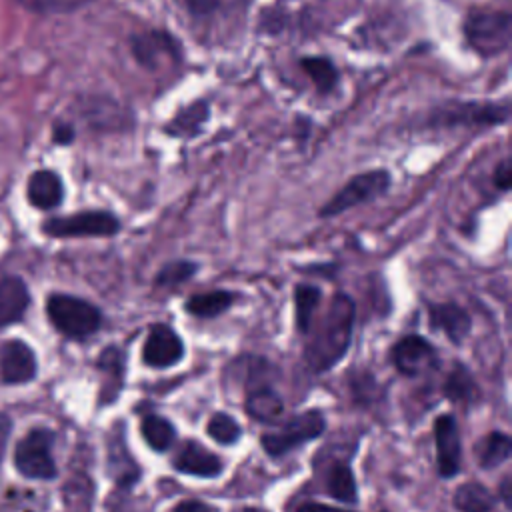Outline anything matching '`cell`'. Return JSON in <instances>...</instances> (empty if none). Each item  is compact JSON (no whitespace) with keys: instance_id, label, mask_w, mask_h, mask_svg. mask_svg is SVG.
I'll list each match as a JSON object with an SVG mask.
<instances>
[{"instance_id":"24","label":"cell","mask_w":512,"mask_h":512,"mask_svg":"<svg viewBox=\"0 0 512 512\" xmlns=\"http://www.w3.org/2000/svg\"><path fill=\"white\" fill-rule=\"evenodd\" d=\"M236 300V294L230 290H212L194 294L184 302V310L196 318H216L224 314Z\"/></svg>"},{"instance_id":"8","label":"cell","mask_w":512,"mask_h":512,"mask_svg":"<svg viewBox=\"0 0 512 512\" xmlns=\"http://www.w3.org/2000/svg\"><path fill=\"white\" fill-rule=\"evenodd\" d=\"M390 358L394 368L408 376H422L438 366V352L436 348L418 334L402 336L390 350Z\"/></svg>"},{"instance_id":"34","label":"cell","mask_w":512,"mask_h":512,"mask_svg":"<svg viewBox=\"0 0 512 512\" xmlns=\"http://www.w3.org/2000/svg\"><path fill=\"white\" fill-rule=\"evenodd\" d=\"M172 512H218V510L212 504H206L202 500H184L178 506H174Z\"/></svg>"},{"instance_id":"26","label":"cell","mask_w":512,"mask_h":512,"mask_svg":"<svg viewBox=\"0 0 512 512\" xmlns=\"http://www.w3.org/2000/svg\"><path fill=\"white\" fill-rule=\"evenodd\" d=\"M140 432L146 444L156 452H166L176 440V430L172 422L158 414H146L140 422Z\"/></svg>"},{"instance_id":"36","label":"cell","mask_w":512,"mask_h":512,"mask_svg":"<svg viewBox=\"0 0 512 512\" xmlns=\"http://www.w3.org/2000/svg\"><path fill=\"white\" fill-rule=\"evenodd\" d=\"M52 138H54V142H58V144H70V142L74 140V128H72L70 124L58 122V124L54 126Z\"/></svg>"},{"instance_id":"21","label":"cell","mask_w":512,"mask_h":512,"mask_svg":"<svg viewBox=\"0 0 512 512\" xmlns=\"http://www.w3.org/2000/svg\"><path fill=\"white\" fill-rule=\"evenodd\" d=\"M324 490L338 502L354 504L358 500V488L352 468L344 460H334L324 470Z\"/></svg>"},{"instance_id":"5","label":"cell","mask_w":512,"mask_h":512,"mask_svg":"<svg viewBox=\"0 0 512 512\" xmlns=\"http://www.w3.org/2000/svg\"><path fill=\"white\" fill-rule=\"evenodd\" d=\"M390 186V174L386 170H370L350 178L320 210L322 218L338 216L354 206L372 202L374 198L382 196Z\"/></svg>"},{"instance_id":"35","label":"cell","mask_w":512,"mask_h":512,"mask_svg":"<svg viewBox=\"0 0 512 512\" xmlns=\"http://www.w3.org/2000/svg\"><path fill=\"white\" fill-rule=\"evenodd\" d=\"M186 6L192 14L204 16V14H210L218 6V0H186Z\"/></svg>"},{"instance_id":"12","label":"cell","mask_w":512,"mask_h":512,"mask_svg":"<svg viewBox=\"0 0 512 512\" xmlns=\"http://www.w3.org/2000/svg\"><path fill=\"white\" fill-rule=\"evenodd\" d=\"M0 374L6 384H24L36 376V356L22 340H8L0 352Z\"/></svg>"},{"instance_id":"1","label":"cell","mask_w":512,"mask_h":512,"mask_svg":"<svg viewBox=\"0 0 512 512\" xmlns=\"http://www.w3.org/2000/svg\"><path fill=\"white\" fill-rule=\"evenodd\" d=\"M354 318V300L344 292H336L304 350V360L314 372H326L344 358L350 348Z\"/></svg>"},{"instance_id":"23","label":"cell","mask_w":512,"mask_h":512,"mask_svg":"<svg viewBox=\"0 0 512 512\" xmlns=\"http://www.w3.org/2000/svg\"><path fill=\"white\" fill-rule=\"evenodd\" d=\"M474 452H476V462L484 470H490V468H496V466L504 464L510 458V454H512V440H510V436L506 432L494 430V432H488L486 436H482L476 442Z\"/></svg>"},{"instance_id":"37","label":"cell","mask_w":512,"mask_h":512,"mask_svg":"<svg viewBox=\"0 0 512 512\" xmlns=\"http://www.w3.org/2000/svg\"><path fill=\"white\" fill-rule=\"evenodd\" d=\"M296 512H354V510H346V508H336V506H328V504H318V502H302Z\"/></svg>"},{"instance_id":"13","label":"cell","mask_w":512,"mask_h":512,"mask_svg":"<svg viewBox=\"0 0 512 512\" xmlns=\"http://www.w3.org/2000/svg\"><path fill=\"white\" fill-rule=\"evenodd\" d=\"M510 114L508 100L502 102H466L458 106H448L444 118L448 124H474L490 126L504 124Z\"/></svg>"},{"instance_id":"16","label":"cell","mask_w":512,"mask_h":512,"mask_svg":"<svg viewBox=\"0 0 512 512\" xmlns=\"http://www.w3.org/2000/svg\"><path fill=\"white\" fill-rule=\"evenodd\" d=\"M108 472L112 480L122 488H130L134 482L140 480V468L132 458L130 450L126 448L122 430H118V434H112V438L108 440Z\"/></svg>"},{"instance_id":"6","label":"cell","mask_w":512,"mask_h":512,"mask_svg":"<svg viewBox=\"0 0 512 512\" xmlns=\"http://www.w3.org/2000/svg\"><path fill=\"white\" fill-rule=\"evenodd\" d=\"M54 434L46 428L30 430L14 450V464L18 472L26 478L50 480L58 474L56 462L52 458Z\"/></svg>"},{"instance_id":"19","label":"cell","mask_w":512,"mask_h":512,"mask_svg":"<svg viewBox=\"0 0 512 512\" xmlns=\"http://www.w3.org/2000/svg\"><path fill=\"white\" fill-rule=\"evenodd\" d=\"M30 304L26 284L16 276L0 278V328L18 322Z\"/></svg>"},{"instance_id":"40","label":"cell","mask_w":512,"mask_h":512,"mask_svg":"<svg viewBox=\"0 0 512 512\" xmlns=\"http://www.w3.org/2000/svg\"><path fill=\"white\" fill-rule=\"evenodd\" d=\"M236 512H268V510L258 508V506H244V508H240V510H236Z\"/></svg>"},{"instance_id":"39","label":"cell","mask_w":512,"mask_h":512,"mask_svg":"<svg viewBox=\"0 0 512 512\" xmlns=\"http://www.w3.org/2000/svg\"><path fill=\"white\" fill-rule=\"evenodd\" d=\"M500 488H502L500 492H502L504 506H506V508H510V506H512V498H510V478H508V476L502 480V486H500Z\"/></svg>"},{"instance_id":"38","label":"cell","mask_w":512,"mask_h":512,"mask_svg":"<svg viewBox=\"0 0 512 512\" xmlns=\"http://www.w3.org/2000/svg\"><path fill=\"white\" fill-rule=\"evenodd\" d=\"M10 430H12V422H10V418H8L4 412H0V460H2L4 450H6Z\"/></svg>"},{"instance_id":"28","label":"cell","mask_w":512,"mask_h":512,"mask_svg":"<svg viewBox=\"0 0 512 512\" xmlns=\"http://www.w3.org/2000/svg\"><path fill=\"white\" fill-rule=\"evenodd\" d=\"M300 66L314 80V84H316V88L320 92H328V90H332L336 86L338 70L334 68V64L328 58L308 56V58L300 60Z\"/></svg>"},{"instance_id":"31","label":"cell","mask_w":512,"mask_h":512,"mask_svg":"<svg viewBox=\"0 0 512 512\" xmlns=\"http://www.w3.org/2000/svg\"><path fill=\"white\" fill-rule=\"evenodd\" d=\"M206 120V104L198 102L192 108H188L186 112L178 114V118H174V122L168 126L170 134H192V128H198L202 122Z\"/></svg>"},{"instance_id":"4","label":"cell","mask_w":512,"mask_h":512,"mask_svg":"<svg viewBox=\"0 0 512 512\" xmlns=\"http://www.w3.org/2000/svg\"><path fill=\"white\" fill-rule=\"evenodd\" d=\"M466 42L482 56H496L508 50L512 40V16L508 12L480 10L464 22Z\"/></svg>"},{"instance_id":"22","label":"cell","mask_w":512,"mask_h":512,"mask_svg":"<svg viewBox=\"0 0 512 512\" xmlns=\"http://www.w3.org/2000/svg\"><path fill=\"white\" fill-rule=\"evenodd\" d=\"M442 392L448 400L456 402V404H472L478 400L480 396V388L474 380V376L470 374V370L460 364V362H454L448 376L444 378V384H442Z\"/></svg>"},{"instance_id":"10","label":"cell","mask_w":512,"mask_h":512,"mask_svg":"<svg viewBox=\"0 0 512 512\" xmlns=\"http://www.w3.org/2000/svg\"><path fill=\"white\" fill-rule=\"evenodd\" d=\"M434 440H436V464L442 478H452L460 472L462 462V444L456 418L452 414H440L434 422Z\"/></svg>"},{"instance_id":"33","label":"cell","mask_w":512,"mask_h":512,"mask_svg":"<svg viewBox=\"0 0 512 512\" xmlns=\"http://www.w3.org/2000/svg\"><path fill=\"white\" fill-rule=\"evenodd\" d=\"M510 178H512V170H510V160L506 158L494 170V184L500 190H508L510 188Z\"/></svg>"},{"instance_id":"32","label":"cell","mask_w":512,"mask_h":512,"mask_svg":"<svg viewBox=\"0 0 512 512\" xmlns=\"http://www.w3.org/2000/svg\"><path fill=\"white\" fill-rule=\"evenodd\" d=\"M24 8L38 12V14H66L90 0H18Z\"/></svg>"},{"instance_id":"20","label":"cell","mask_w":512,"mask_h":512,"mask_svg":"<svg viewBox=\"0 0 512 512\" xmlns=\"http://www.w3.org/2000/svg\"><path fill=\"white\" fill-rule=\"evenodd\" d=\"M96 366L106 374V382L102 384L100 402L106 404V402L116 400V396L124 384V370H126L124 352L118 346H106L100 352Z\"/></svg>"},{"instance_id":"14","label":"cell","mask_w":512,"mask_h":512,"mask_svg":"<svg viewBox=\"0 0 512 512\" xmlns=\"http://www.w3.org/2000/svg\"><path fill=\"white\" fill-rule=\"evenodd\" d=\"M428 322H430V328L442 332L454 344H460L470 334V328H472L470 314L456 302L430 304L428 306Z\"/></svg>"},{"instance_id":"9","label":"cell","mask_w":512,"mask_h":512,"mask_svg":"<svg viewBox=\"0 0 512 512\" xmlns=\"http://www.w3.org/2000/svg\"><path fill=\"white\" fill-rule=\"evenodd\" d=\"M184 356L182 338L168 324H154L142 346V362L150 368H170Z\"/></svg>"},{"instance_id":"27","label":"cell","mask_w":512,"mask_h":512,"mask_svg":"<svg viewBox=\"0 0 512 512\" xmlns=\"http://www.w3.org/2000/svg\"><path fill=\"white\" fill-rule=\"evenodd\" d=\"M322 292L314 284H298L294 290V310H296V328L300 334H308L312 328L314 310L318 308Z\"/></svg>"},{"instance_id":"2","label":"cell","mask_w":512,"mask_h":512,"mask_svg":"<svg viewBox=\"0 0 512 512\" xmlns=\"http://www.w3.org/2000/svg\"><path fill=\"white\" fill-rule=\"evenodd\" d=\"M46 312L52 326L74 340L92 336L102 324V314L94 304L70 294H52L46 302Z\"/></svg>"},{"instance_id":"3","label":"cell","mask_w":512,"mask_h":512,"mask_svg":"<svg viewBox=\"0 0 512 512\" xmlns=\"http://www.w3.org/2000/svg\"><path fill=\"white\" fill-rule=\"evenodd\" d=\"M326 428V418L320 410H308L282 422L280 426L264 432L260 444L270 458H282L302 444L318 438Z\"/></svg>"},{"instance_id":"29","label":"cell","mask_w":512,"mask_h":512,"mask_svg":"<svg viewBox=\"0 0 512 512\" xmlns=\"http://www.w3.org/2000/svg\"><path fill=\"white\" fill-rule=\"evenodd\" d=\"M206 434L216 440L218 444L230 446L236 444L238 438L242 436V428L240 424L226 412H216L210 416L208 424H206Z\"/></svg>"},{"instance_id":"18","label":"cell","mask_w":512,"mask_h":512,"mask_svg":"<svg viewBox=\"0 0 512 512\" xmlns=\"http://www.w3.org/2000/svg\"><path fill=\"white\" fill-rule=\"evenodd\" d=\"M28 202L40 210L56 208L64 198V186L56 172L52 170H38L28 178L26 186Z\"/></svg>"},{"instance_id":"17","label":"cell","mask_w":512,"mask_h":512,"mask_svg":"<svg viewBox=\"0 0 512 512\" xmlns=\"http://www.w3.org/2000/svg\"><path fill=\"white\" fill-rule=\"evenodd\" d=\"M244 406L250 418L266 424L274 422L284 412L282 396L268 382L250 386L244 398Z\"/></svg>"},{"instance_id":"7","label":"cell","mask_w":512,"mask_h":512,"mask_svg":"<svg viewBox=\"0 0 512 512\" xmlns=\"http://www.w3.org/2000/svg\"><path fill=\"white\" fill-rule=\"evenodd\" d=\"M42 230L54 238H86V236H114L120 230V220L106 210H86L70 216L50 218Z\"/></svg>"},{"instance_id":"15","label":"cell","mask_w":512,"mask_h":512,"mask_svg":"<svg viewBox=\"0 0 512 512\" xmlns=\"http://www.w3.org/2000/svg\"><path fill=\"white\" fill-rule=\"evenodd\" d=\"M132 52L136 60L146 68H158L164 58L176 60L178 42L160 30H150L132 38Z\"/></svg>"},{"instance_id":"11","label":"cell","mask_w":512,"mask_h":512,"mask_svg":"<svg viewBox=\"0 0 512 512\" xmlns=\"http://www.w3.org/2000/svg\"><path fill=\"white\" fill-rule=\"evenodd\" d=\"M172 466L180 474L198 478H216L222 472V460L212 450L202 446L198 440H186L178 448Z\"/></svg>"},{"instance_id":"30","label":"cell","mask_w":512,"mask_h":512,"mask_svg":"<svg viewBox=\"0 0 512 512\" xmlns=\"http://www.w3.org/2000/svg\"><path fill=\"white\" fill-rule=\"evenodd\" d=\"M198 272V264L190 260H174L164 264L156 276L154 284L160 288H174L178 284H184L188 278H192Z\"/></svg>"},{"instance_id":"25","label":"cell","mask_w":512,"mask_h":512,"mask_svg":"<svg viewBox=\"0 0 512 512\" xmlns=\"http://www.w3.org/2000/svg\"><path fill=\"white\" fill-rule=\"evenodd\" d=\"M454 506L460 512H498L494 494L478 482H466L454 492Z\"/></svg>"}]
</instances>
